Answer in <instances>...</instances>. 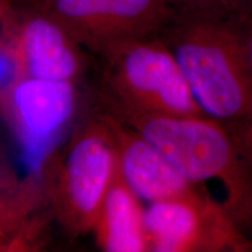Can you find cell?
I'll return each instance as SVG.
<instances>
[{"label":"cell","mask_w":252,"mask_h":252,"mask_svg":"<svg viewBox=\"0 0 252 252\" xmlns=\"http://www.w3.org/2000/svg\"><path fill=\"white\" fill-rule=\"evenodd\" d=\"M118 174V153L108 113L93 117L74 133L48 197L69 234L93 232L100 207Z\"/></svg>","instance_id":"obj_4"},{"label":"cell","mask_w":252,"mask_h":252,"mask_svg":"<svg viewBox=\"0 0 252 252\" xmlns=\"http://www.w3.org/2000/svg\"><path fill=\"white\" fill-rule=\"evenodd\" d=\"M36 239L0 230V251H28L36 247Z\"/></svg>","instance_id":"obj_14"},{"label":"cell","mask_w":252,"mask_h":252,"mask_svg":"<svg viewBox=\"0 0 252 252\" xmlns=\"http://www.w3.org/2000/svg\"><path fill=\"white\" fill-rule=\"evenodd\" d=\"M83 49L100 56L113 47L157 35L174 14L169 0H54L39 8Z\"/></svg>","instance_id":"obj_7"},{"label":"cell","mask_w":252,"mask_h":252,"mask_svg":"<svg viewBox=\"0 0 252 252\" xmlns=\"http://www.w3.org/2000/svg\"><path fill=\"white\" fill-rule=\"evenodd\" d=\"M117 118L146 138L189 181L219 182L226 214L252 241V162L219 122L204 115Z\"/></svg>","instance_id":"obj_2"},{"label":"cell","mask_w":252,"mask_h":252,"mask_svg":"<svg viewBox=\"0 0 252 252\" xmlns=\"http://www.w3.org/2000/svg\"><path fill=\"white\" fill-rule=\"evenodd\" d=\"M47 197L42 178L30 174L20 179L0 161V230L37 239L39 225L32 220Z\"/></svg>","instance_id":"obj_11"},{"label":"cell","mask_w":252,"mask_h":252,"mask_svg":"<svg viewBox=\"0 0 252 252\" xmlns=\"http://www.w3.org/2000/svg\"><path fill=\"white\" fill-rule=\"evenodd\" d=\"M245 27V36H247V42H248V48H249V54H250V59L252 62V17L249 18L244 23ZM252 153L250 154V157Z\"/></svg>","instance_id":"obj_16"},{"label":"cell","mask_w":252,"mask_h":252,"mask_svg":"<svg viewBox=\"0 0 252 252\" xmlns=\"http://www.w3.org/2000/svg\"><path fill=\"white\" fill-rule=\"evenodd\" d=\"M176 13L228 18L247 21L252 17V0H169Z\"/></svg>","instance_id":"obj_12"},{"label":"cell","mask_w":252,"mask_h":252,"mask_svg":"<svg viewBox=\"0 0 252 252\" xmlns=\"http://www.w3.org/2000/svg\"><path fill=\"white\" fill-rule=\"evenodd\" d=\"M100 58L104 98L116 117L204 115L158 34L113 47Z\"/></svg>","instance_id":"obj_3"},{"label":"cell","mask_w":252,"mask_h":252,"mask_svg":"<svg viewBox=\"0 0 252 252\" xmlns=\"http://www.w3.org/2000/svg\"><path fill=\"white\" fill-rule=\"evenodd\" d=\"M108 115L115 133L119 173L143 202L188 197L204 190L182 175L139 132Z\"/></svg>","instance_id":"obj_9"},{"label":"cell","mask_w":252,"mask_h":252,"mask_svg":"<svg viewBox=\"0 0 252 252\" xmlns=\"http://www.w3.org/2000/svg\"><path fill=\"white\" fill-rule=\"evenodd\" d=\"M245 21L176 13L158 33L191 94L248 156L252 153V62Z\"/></svg>","instance_id":"obj_1"},{"label":"cell","mask_w":252,"mask_h":252,"mask_svg":"<svg viewBox=\"0 0 252 252\" xmlns=\"http://www.w3.org/2000/svg\"><path fill=\"white\" fill-rule=\"evenodd\" d=\"M21 77L14 47L7 32L0 31V94Z\"/></svg>","instance_id":"obj_13"},{"label":"cell","mask_w":252,"mask_h":252,"mask_svg":"<svg viewBox=\"0 0 252 252\" xmlns=\"http://www.w3.org/2000/svg\"><path fill=\"white\" fill-rule=\"evenodd\" d=\"M13 0H0V31L14 9Z\"/></svg>","instance_id":"obj_15"},{"label":"cell","mask_w":252,"mask_h":252,"mask_svg":"<svg viewBox=\"0 0 252 252\" xmlns=\"http://www.w3.org/2000/svg\"><path fill=\"white\" fill-rule=\"evenodd\" d=\"M52 1H54V0H20V6L21 7L42 8Z\"/></svg>","instance_id":"obj_17"},{"label":"cell","mask_w":252,"mask_h":252,"mask_svg":"<svg viewBox=\"0 0 252 252\" xmlns=\"http://www.w3.org/2000/svg\"><path fill=\"white\" fill-rule=\"evenodd\" d=\"M97 245L106 252L150 251L143 201L116 176L94 222Z\"/></svg>","instance_id":"obj_10"},{"label":"cell","mask_w":252,"mask_h":252,"mask_svg":"<svg viewBox=\"0 0 252 252\" xmlns=\"http://www.w3.org/2000/svg\"><path fill=\"white\" fill-rule=\"evenodd\" d=\"M0 99L31 174L43 179L50 154L76 115V82L23 76Z\"/></svg>","instance_id":"obj_5"},{"label":"cell","mask_w":252,"mask_h":252,"mask_svg":"<svg viewBox=\"0 0 252 252\" xmlns=\"http://www.w3.org/2000/svg\"><path fill=\"white\" fill-rule=\"evenodd\" d=\"M21 77L77 82L86 69L83 48L47 12L14 7L4 24Z\"/></svg>","instance_id":"obj_8"},{"label":"cell","mask_w":252,"mask_h":252,"mask_svg":"<svg viewBox=\"0 0 252 252\" xmlns=\"http://www.w3.org/2000/svg\"><path fill=\"white\" fill-rule=\"evenodd\" d=\"M145 225L150 251L252 252L220 201L206 190L193 196L149 203Z\"/></svg>","instance_id":"obj_6"}]
</instances>
